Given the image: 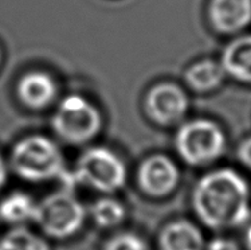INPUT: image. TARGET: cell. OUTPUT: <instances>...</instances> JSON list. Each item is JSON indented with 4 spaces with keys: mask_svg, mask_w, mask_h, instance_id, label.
Instances as JSON below:
<instances>
[{
    "mask_svg": "<svg viewBox=\"0 0 251 250\" xmlns=\"http://www.w3.org/2000/svg\"><path fill=\"white\" fill-rule=\"evenodd\" d=\"M192 209L210 229H232L250 218V193L246 180L234 169L212 171L198 180L192 191Z\"/></svg>",
    "mask_w": 251,
    "mask_h": 250,
    "instance_id": "obj_1",
    "label": "cell"
},
{
    "mask_svg": "<svg viewBox=\"0 0 251 250\" xmlns=\"http://www.w3.org/2000/svg\"><path fill=\"white\" fill-rule=\"evenodd\" d=\"M8 168L25 182L32 184L63 182L67 171L59 145L47 136L31 135L12 147Z\"/></svg>",
    "mask_w": 251,
    "mask_h": 250,
    "instance_id": "obj_2",
    "label": "cell"
},
{
    "mask_svg": "<svg viewBox=\"0 0 251 250\" xmlns=\"http://www.w3.org/2000/svg\"><path fill=\"white\" fill-rule=\"evenodd\" d=\"M128 171L124 160L106 147H90L67 171L62 186H82L98 194L114 195L125 187Z\"/></svg>",
    "mask_w": 251,
    "mask_h": 250,
    "instance_id": "obj_3",
    "label": "cell"
},
{
    "mask_svg": "<svg viewBox=\"0 0 251 250\" xmlns=\"http://www.w3.org/2000/svg\"><path fill=\"white\" fill-rule=\"evenodd\" d=\"M87 210L72 187L62 186L51 194L36 200L32 223L47 240H70L83 229Z\"/></svg>",
    "mask_w": 251,
    "mask_h": 250,
    "instance_id": "obj_4",
    "label": "cell"
},
{
    "mask_svg": "<svg viewBox=\"0 0 251 250\" xmlns=\"http://www.w3.org/2000/svg\"><path fill=\"white\" fill-rule=\"evenodd\" d=\"M102 123V114L98 108L78 94L63 98L51 120L58 139L70 145L90 143L101 132Z\"/></svg>",
    "mask_w": 251,
    "mask_h": 250,
    "instance_id": "obj_5",
    "label": "cell"
},
{
    "mask_svg": "<svg viewBox=\"0 0 251 250\" xmlns=\"http://www.w3.org/2000/svg\"><path fill=\"white\" fill-rule=\"evenodd\" d=\"M177 155L185 163L200 167L221 158L226 148L222 128L208 118H195L177 129L175 136Z\"/></svg>",
    "mask_w": 251,
    "mask_h": 250,
    "instance_id": "obj_6",
    "label": "cell"
},
{
    "mask_svg": "<svg viewBox=\"0 0 251 250\" xmlns=\"http://www.w3.org/2000/svg\"><path fill=\"white\" fill-rule=\"evenodd\" d=\"M180 171L174 160L163 153L145 158L136 172L137 187L145 196L161 199L177 189Z\"/></svg>",
    "mask_w": 251,
    "mask_h": 250,
    "instance_id": "obj_7",
    "label": "cell"
},
{
    "mask_svg": "<svg viewBox=\"0 0 251 250\" xmlns=\"http://www.w3.org/2000/svg\"><path fill=\"white\" fill-rule=\"evenodd\" d=\"M144 105L145 113L154 124L169 127L184 118L188 112L190 100L179 85L161 82L149 89Z\"/></svg>",
    "mask_w": 251,
    "mask_h": 250,
    "instance_id": "obj_8",
    "label": "cell"
},
{
    "mask_svg": "<svg viewBox=\"0 0 251 250\" xmlns=\"http://www.w3.org/2000/svg\"><path fill=\"white\" fill-rule=\"evenodd\" d=\"M208 19L219 34H236L251 23V0H211Z\"/></svg>",
    "mask_w": 251,
    "mask_h": 250,
    "instance_id": "obj_9",
    "label": "cell"
},
{
    "mask_svg": "<svg viewBox=\"0 0 251 250\" xmlns=\"http://www.w3.org/2000/svg\"><path fill=\"white\" fill-rule=\"evenodd\" d=\"M16 94L25 107L41 111L50 107L58 96V85L49 73L34 72L22 76L16 85Z\"/></svg>",
    "mask_w": 251,
    "mask_h": 250,
    "instance_id": "obj_10",
    "label": "cell"
},
{
    "mask_svg": "<svg viewBox=\"0 0 251 250\" xmlns=\"http://www.w3.org/2000/svg\"><path fill=\"white\" fill-rule=\"evenodd\" d=\"M159 250H204L203 234L195 223L187 220L172 221L160 230Z\"/></svg>",
    "mask_w": 251,
    "mask_h": 250,
    "instance_id": "obj_11",
    "label": "cell"
},
{
    "mask_svg": "<svg viewBox=\"0 0 251 250\" xmlns=\"http://www.w3.org/2000/svg\"><path fill=\"white\" fill-rule=\"evenodd\" d=\"M221 65L226 74L251 83V34L236 36L226 45Z\"/></svg>",
    "mask_w": 251,
    "mask_h": 250,
    "instance_id": "obj_12",
    "label": "cell"
},
{
    "mask_svg": "<svg viewBox=\"0 0 251 250\" xmlns=\"http://www.w3.org/2000/svg\"><path fill=\"white\" fill-rule=\"evenodd\" d=\"M36 200L25 191H12L0 200V221L5 225L27 226L34 221Z\"/></svg>",
    "mask_w": 251,
    "mask_h": 250,
    "instance_id": "obj_13",
    "label": "cell"
},
{
    "mask_svg": "<svg viewBox=\"0 0 251 250\" xmlns=\"http://www.w3.org/2000/svg\"><path fill=\"white\" fill-rule=\"evenodd\" d=\"M226 73L222 67L221 62L212 59H203L191 65L185 72L187 85L199 93L212 92L221 86L225 81Z\"/></svg>",
    "mask_w": 251,
    "mask_h": 250,
    "instance_id": "obj_14",
    "label": "cell"
},
{
    "mask_svg": "<svg viewBox=\"0 0 251 250\" xmlns=\"http://www.w3.org/2000/svg\"><path fill=\"white\" fill-rule=\"evenodd\" d=\"M89 215L97 227L110 230L123 225L128 213L125 204L114 195H102L92 204Z\"/></svg>",
    "mask_w": 251,
    "mask_h": 250,
    "instance_id": "obj_15",
    "label": "cell"
},
{
    "mask_svg": "<svg viewBox=\"0 0 251 250\" xmlns=\"http://www.w3.org/2000/svg\"><path fill=\"white\" fill-rule=\"evenodd\" d=\"M0 250H51L45 235L27 226H14L0 237Z\"/></svg>",
    "mask_w": 251,
    "mask_h": 250,
    "instance_id": "obj_16",
    "label": "cell"
},
{
    "mask_svg": "<svg viewBox=\"0 0 251 250\" xmlns=\"http://www.w3.org/2000/svg\"><path fill=\"white\" fill-rule=\"evenodd\" d=\"M102 250H148V245L141 235L132 231H121L105 241Z\"/></svg>",
    "mask_w": 251,
    "mask_h": 250,
    "instance_id": "obj_17",
    "label": "cell"
},
{
    "mask_svg": "<svg viewBox=\"0 0 251 250\" xmlns=\"http://www.w3.org/2000/svg\"><path fill=\"white\" fill-rule=\"evenodd\" d=\"M238 159L245 167L251 169V136L245 139L238 147Z\"/></svg>",
    "mask_w": 251,
    "mask_h": 250,
    "instance_id": "obj_18",
    "label": "cell"
},
{
    "mask_svg": "<svg viewBox=\"0 0 251 250\" xmlns=\"http://www.w3.org/2000/svg\"><path fill=\"white\" fill-rule=\"evenodd\" d=\"M205 250H241L235 241L230 238H215L204 248Z\"/></svg>",
    "mask_w": 251,
    "mask_h": 250,
    "instance_id": "obj_19",
    "label": "cell"
},
{
    "mask_svg": "<svg viewBox=\"0 0 251 250\" xmlns=\"http://www.w3.org/2000/svg\"><path fill=\"white\" fill-rule=\"evenodd\" d=\"M8 171H10L8 164L5 163V160L0 155V191L5 186V182H7V178H8Z\"/></svg>",
    "mask_w": 251,
    "mask_h": 250,
    "instance_id": "obj_20",
    "label": "cell"
},
{
    "mask_svg": "<svg viewBox=\"0 0 251 250\" xmlns=\"http://www.w3.org/2000/svg\"><path fill=\"white\" fill-rule=\"evenodd\" d=\"M246 246L247 250H251V226L246 231Z\"/></svg>",
    "mask_w": 251,
    "mask_h": 250,
    "instance_id": "obj_21",
    "label": "cell"
},
{
    "mask_svg": "<svg viewBox=\"0 0 251 250\" xmlns=\"http://www.w3.org/2000/svg\"><path fill=\"white\" fill-rule=\"evenodd\" d=\"M0 62H1V51H0Z\"/></svg>",
    "mask_w": 251,
    "mask_h": 250,
    "instance_id": "obj_22",
    "label": "cell"
}]
</instances>
